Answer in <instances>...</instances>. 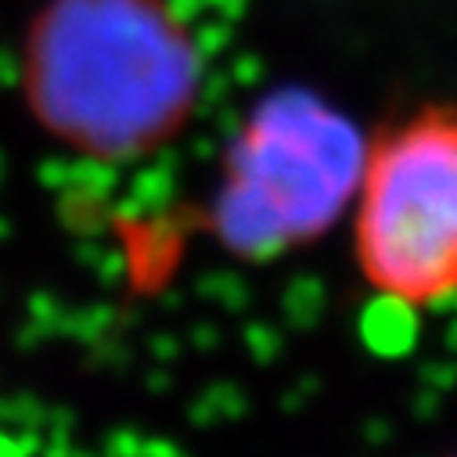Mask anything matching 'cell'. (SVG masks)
Returning a JSON list of instances; mask_svg holds the SVG:
<instances>
[{"label": "cell", "instance_id": "1", "mask_svg": "<svg viewBox=\"0 0 457 457\" xmlns=\"http://www.w3.org/2000/svg\"><path fill=\"white\" fill-rule=\"evenodd\" d=\"M198 54L159 0H58L29 51V94L76 148L130 155L191 112Z\"/></svg>", "mask_w": 457, "mask_h": 457}, {"label": "cell", "instance_id": "2", "mask_svg": "<svg viewBox=\"0 0 457 457\" xmlns=\"http://www.w3.org/2000/svg\"><path fill=\"white\" fill-rule=\"evenodd\" d=\"M364 177L357 127L313 94L267 97L238 134L212 205L220 238L249 256L313 238Z\"/></svg>", "mask_w": 457, "mask_h": 457}, {"label": "cell", "instance_id": "3", "mask_svg": "<svg viewBox=\"0 0 457 457\" xmlns=\"http://www.w3.org/2000/svg\"><path fill=\"white\" fill-rule=\"evenodd\" d=\"M357 235L375 288L411 303L457 288V120H418L378 148Z\"/></svg>", "mask_w": 457, "mask_h": 457}]
</instances>
